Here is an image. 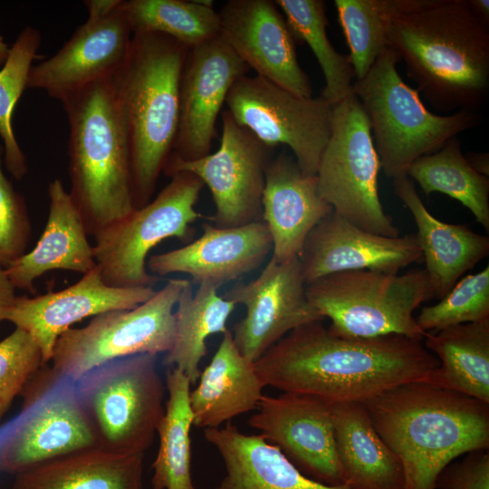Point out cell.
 <instances>
[{
	"mask_svg": "<svg viewBox=\"0 0 489 489\" xmlns=\"http://www.w3.org/2000/svg\"><path fill=\"white\" fill-rule=\"evenodd\" d=\"M321 321L292 330L254 362L264 387L331 405L363 403L395 387L425 382L439 365L422 341L395 334L338 337Z\"/></svg>",
	"mask_w": 489,
	"mask_h": 489,
	"instance_id": "1",
	"label": "cell"
},
{
	"mask_svg": "<svg viewBox=\"0 0 489 489\" xmlns=\"http://www.w3.org/2000/svg\"><path fill=\"white\" fill-rule=\"evenodd\" d=\"M388 45L433 107L476 111L489 92V30L467 0H406Z\"/></svg>",
	"mask_w": 489,
	"mask_h": 489,
	"instance_id": "2",
	"label": "cell"
},
{
	"mask_svg": "<svg viewBox=\"0 0 489 489\" xmlns=\"http://www.w3.org/2000/svg\"><path fill=\"white\" fill-rule=\"evenodd\" d=\"M372 424L399 458L404 489H436L457 456L489 447V404L411 382L363 402Z\"/></svg>",
	"mask_w": 489,
	"mask_h": 489,
	"instance_id": "3",
	"label": "cell"
},
{
	"mask_svg": "<svg viewBox=\"0 0 489 489\" xmlns=\"http://www.w3.org/2000/svg\"><path fill=\"white\" fill-rule=\"evenodd\" d=\"M188 50L165 34H133L128 55L112 77L129 143L135 208L152 199L172 153Z\"/></svg>",
	"mask_w": 489,
	"mask_h": 489,
	"instance_id": "4",
	"label": "cell"
},
{
	"mask_svg": "<svg viewBox=\"0 0 489 489\" xmlns=\"http://www.w3.org/2000/svg\"><path fill=\"white\" fill-rule=\"evenodd\" d=\"M70 126L69 192L88 235L134 208L130 155L112 78L92 83L62 102Z\"/></svg>",
	"mask_w": 489,
	"mask_h": 489,
	"instance_id": "5",
	"label": "cell"
},
{
	"mask_svg": "<svg viewBox=\"0 0 489 489\" xmlns=\"http://www.w3.org/2000/svg\"><path fill=\"white\" fill-rule=\"evenodd\" d=\"M399 58L388 47L368 74L355 80L352 91L369 119L380 166L391 179L407 176L417 158L439 150L459 133L479 125L475 110L437 115L427 110L419 92L400 77Z\"/></svg>",
	"mask_w": 489,
	"mask_h": 489,
	"instance_id": "6",
	"label": "cell"
},
{
	"mask_svg": "<svg viewBox=\"0 0 489 489\" xmlns=\"http://www.w3.org/2000/svg\"><path fill=\"white\" fill-rule=\"evenodd\" d=\"M311 305L328 331L343 338L401 335L422 341L424 331L413 316L435 292L426 270L405 273L350 270L331 273L306 284Z\"/></svg>",
	"mask_w": 489,
	"mask_h": 489,
	"instance_id": "7",
	"label": "cell"
},
{
	"mask_svg": "<svg viewBox=\"0 0 489 489\" xmlns=\"http://www.w3.org/2000/svg\"><path fill=\"white\" fill-rule=\"evenodd\" d=\"M97 446L119 454H144L164 415L165 385L157 356L108 361L76 380Z\"/></svg>",
	"mask_w": 489,
	"mask_h": 489,
	"instance_id": "8",
	"label": "cell"
},
{
	"mask_svg": "<svg viewBox=\"0 0 489 489\" xmlns=\"http://www.w3.org/2000/svg\"><path fill=\"white\" fill-rule=\"evenodd\" d=\"M154 199L97 232L93 254L103 281L113 287H154L158 277L149 273L148 254L168 238L187 242L203 182L189 172L172 175Z\"/></svg>",
	"mask_w": 489,
	"mask_h": 489,
	"instance_id": "9",
	"label": "cell"
},
{
	"mask_svg": "<svg viewBox=\"0 0 489 489\" xmlns=\"http://www.w3.org/2000/svg\"><path fill=\"white\" fill-rule=\"evenodd\" d=\"M380 168L369 119L352 91L332 106L331 134L316 173L318 191L348 222L395 237L399 229L384 211L379 195Z\"/></svg>",
	"mask_w": 489,
	"mask_h": 489,
	"instance_id": "10",
	"label": "cell"
},
{
	"mask_svg": "<svg viewBox=\"0 0 489 489\" xmlns=\"http://www.w3.org/2000/svg\"><path fill=\"white\" fill-rule=\"evenodd\" d=\"M20 415L0 436V471L16 475L97 446L76 381L43 366L23 392Z\"/></svg>",
	"mask_w": 489,
	"mask_h": 489,
	"instance_id": "11",
	"label": "cell"
},
{
	"mask_svg": "<svg viewBox=\"0 0 489 489\" xmlns=\"http://www.w3.org/2000/svg\"><path fill=\"white\" fill-rule=\"evenodd\" d=\"M187 282L169 279L150 299L133 309L104 312L82 328L68 329L54 345L52 368L76 381L113 360L165 354L174 339V310Z\"/></svg>",
	"mask_w": 489,
	"mask_h": 489,
	"instance_id": "12",
	"label": "cell"
},
{
	"mask_svg": "<svg viewBox=\"0 0 489 489\" xmlns=\"http://www.w3.org/2000/svg\"><path fill=\"white\" fill-rule=\"evenodd\" d=\"M225 104L237 123L273 148L287 146L301 169L316 175L332 115V106L321 96L300 97L246 74L233 84Z\"/></svg>",
	"mask_w": 489,
	"mask_h": 489,
	"instance_id": "13",
	"label": "cell"
},
{
	"mask_svg": "<svg viewBox=\"0 0 489 489\" xmlns=\"http://www.w3.org/2000/svg\"><path fill=\"white\" fill-rule=\"evenodd\" d=\"M274 148L237 123L230 112H222V137L218 149L193 160L169 155L163 172L171 177L189 172L209 188L215 213L209 217L217 227H234L258 221L266 168Z\"/></svg>",
	"mask_w": 489,
	"mask_h": 489,
	"instance_id": "14",
	"label": "cell"
},
{
	"mask_svg": "<svg viewBox=\"0 0 489 489\" xmlns=\"http://www.w3.org/2000/svg\"><path fill=\"white\" fill-rule=\"evenodd\" d=\"M222 296L245 309L232 333L237 349L252 362L292 330L323 320L307 299L299 258L278 262L271 257L256 278L236 283Z\"/></svg>",
	"mask_w": 489,
	"mask_h": 489,
	"instance_id": "15",
	"label": "cell"
},
{
	"mask_svg": "<svg viewBox=\"0 0 489 489\" xmlns=\"http://www.w3.org/2000/svg\"><path fill=\"white\" fill-rule=\"evenodd\" d=\"M249 418L267 442L312 479L327 485L345 484L339 461L331 404L311 396H263Z\"/></svg>",
	"mask_w": 489,
	"mask_h": 489,
	"instance_id": "16",
	"label": "cell"
},
{
	"mask_svg": "<svg viewBox=\"0 0 489 489\" xmlns=\"http://www.w3.org/2000/svg\"><path fill=\"white\" fill-rule=\"evenodd\" d=\"M250 68L218 35L188 50L179 85V120L171 155L193 160L210 153L227 94Z\"/></svg>",
	"mask_w": 489,
	"mask_h": 489,
	"instance_id": "17",
	"label": "cell"
},
{
	"mask_svg": "<svg viewBox=\"0 0 489 489\" xmlns=\"http://www.w3.org/2000/svg\"><path fill=\"white\" fill-rule=\"evenodd\" d=\"M220 36L256 75L303 98L312 97L296 40L272 0H229L218 11Z\"/></svg>",
	"mask_w": 489,
	"mask_h": 489,
	"instance_id": "18",
	"label": "cell"
},
{
	"mask_svg": "<svg viewBox=\"0 0 489 489\" xmlns=\"http://www.w3.org/2000/svg\"><path fill=\"white\" fill-rule=\"evenodd\" d=\"M123 1L112 14L86 20L55 54L33 65L27 88L63 102L87 86L112 78L128 55L133 35Z\"/></svg>",
	"mask_w": 489,
	"mask_h": 489,
	"instance_id": "19",
	"label": "cell"
},
{
	"mask_svg": "<svg viewBox=\"0 0 489 489\" xmlns=\"http://www.w3.org/2000/svg\"><path fill=\"white\" fill-rule=\"evenodd\" d=\"M156 292L149 286H110L96 265L77 283L61 291L34 297L16 296L5 321L31 335L42 352L43 365H47L58 338L74 323L111 311L133 309Z\"/></svg>",
	"mask_w": 489,
	"mask_h": 489,
	"instance_id": "20",
	"label": "cell"
},
{
	"mask_svg": "<svg viewBox=\"0 0 489 489\" xmlns=\"http://www.w3.org/2000/svg\"><path fill=\"white\" fill-rule=\"evenodd\" d=\"M421 258L416 234L395 237L376 235L333 211L308 235L299 257L306 284L350 270L398 273Z\"/></svg>",
	"mask_w": 489,
	"mask_h": 489,
	"instance_id": "21",
	"label": "cell"
},
{
	"mask_svg": "<svg viewBox=\"0 0 489 489\" xmlns=\"http://www.w3.org/2000/svg\"><path fill=\"white\" fill-rule=\"evenodd\" d=\"M203 234L184 246L149 256L151 274L186 273L191 283L218 289L259 268L273 249L266 225L254 221L234 227L205 223Z\"/></svg>",
	"mask_w": 489,
	"mask_h": 489,
	"instance_id": "22",
	"label": "cell"
},
{
	"mask_svg": "<svg viewBox=\"0 0 489 489\" xmlns=\"http://www.w3.org/2000/svg\"><path fill=\"white\" fill-rule=\"evenodd\" d=\"M333 211L319 194L316 175L304 173L283 152L269 162L262 197V218L273 241L272 258H299L311 231Z\"/></svg>",
	"mask_w": 489,
	"mask_h": 489,
	"instance_id": "23",
	"label": "cell"
},
{
	"mask_svg": "<svg viewBox=\"0 0 489 489\" xmlns=\"http://www.w3.org/2000/svg\"><path fill=\"white\" fill-rule=\"evenodd\" d=\"M49 212L35 246L5 268L15 289L34 292L35 280L53 270L84 274L96 266L82 215L60 179L48 186Z\"/></svg>",
	"mask_w": 489,
	"mask_h": 489,
	"instance_id": "24",
	"label": "cell"
},
{
	"mask_svg": "<svg viewBox=\"0 0 489 489\" xmlns=\"http://www.w3.org/2000/svg\"><path fill=\"white\" fill-rule=\"evenodd\" d=\"M394 194L410 211L416 234L436 297H444L476 264L489 254V237L464 225L443 222L435 217L421 200L408 176L392 179Z\"/></svg>",
	"mask_w": 489,
	"mask_h": 489,
	"instance_id": "25",
	"label": "cell"
},
{
	"mask_svg": "<svg viewBox=\"0 0 489 489\" xmlns=\"http://www.w3.org/2000/svg\"><path fill=\"white\" fill-rule=\"evenodd\" d=\"M204 436L218 451L225 475L216 489H353L327 485L304 475L261 435H246L227 422Z\"/></svg>",
	"mask_w": 489,
	"mask_h": 489,
	"instance_id": "26",
	"label": "cell"
},
{
	"mask_svg": "<svg viewBox=\"0 0 489 489\" xmlns=\"http://www.w3.org/2000/svg\"><path fill=\"white\" fill-rule=\"evenodd\" d=\"M198 384L189 394L193 425L216 428L235 417L257 408L263 388L254 369L237 349L226 330L210 362L201 371Z\"/></svg>",
	"mask_w": 489,
	"mask_h": 489,
	"instance_id": "27",
	"label": "cell"
},
{
	"mask_svg": "<svg viewBox=\"0 0 489 489\" xmlns=\"http://www.w3.org/2000/svg\"><path fill=\"white\" fill-rule=\"evenodd\" d=\"M336 449L353 489H404L399 458L376 431L363 403L331 405Z\"/></svg>",
	"mask_w": 489,
	"mask_h": 489,
	"instance_id": "28",
	"label": "cell"
},
{
	"mask_svg": "<svg viewBox=\"0 0 489 489\" xmlns=\"http://www.w3.org/2000/svg\"><path fill=\"white\" fill-rule=\"evenodd\" d=\"M143 460L95 446L16 474L12 489H143Z\"/></svg>",
	"mask_w": 489,
	"mask_h": 489,
	"instance_id": "29",
	"label": "cell"
},
{
	"mask_svg": "<svg viewBox=\"0 0 489 489\" xmlns=\"http://www.w3.org/2000/svg\"><path fill=\"white\" fill-rule=\"evenodd\" d=\"M423 340L439 362L426 383L489 404V319L428 331Z\"/></svg>",
	"mask_w": 489,
	"mask_h": 489,
	"instance_id": "30",
	"label": "cell"
},
{
	"mask_svg": "<svg viewBox=\"0 0 489 489\" xmlns=\"http://www.w3.org/2000/svg\"><path fill=\"white\" fill-rule=\"evenodd\" d=\"M218 288L202 283L194 292L193 283H187L174 310L175 332L163 363L168 369L181 370L191 385L198 381L200 362L206 355V340L224 333L235 304L218 294Z\"/></svg>",
	"mask_w": 489,
	"mask_h": 489,
	"instance_id": "31",
	"label": "cell"
},
{
	"mask_svg": "<svg viewBox=\"0 0 489 489\" xmlns=\"http://www.w3.org/2000/svg\"><path fill=\"white\" fill-rule=\"evenodd\" d=\"M190 380L178 369L166 374L168 393L164 415L157 427L159 446L152 464V489H196L191 476Z\"/></svg>",
	"mask_w": 489,
	"mask_h": 489,
	"instance_id": "32",
	"label": "cell"
},
{
	"mask_svg": "<svg viewBox=\"0 0 489 489\" xmlns=\"http://www.w3.org/2000/svg\"><path fill=\"white\" fill-rule=\"evenodd\" d=\"M407 176L419 185L427 197L439 192L459 201L489 230V178L470 166L456 137L439 150L415 160Z\"/></svg>",
	"mask_w": 489,
	"mask_h": 489,
	"instance_id": "33",
	"label": "cell"
},
{
	"mask_svg": "<svg viewBox=\"0 0 489 489\" xmlns=\"http://www.w3.org/2000/svg\"><path fill=\"white\" fill-rule=\"evenodd\" d=\"M123 8L132 34H165L188 49L220 35L211 0H124Z\"/></svg>",
	"mask_w": 489,
	"mask_h": 489,
	"instance_id": "34",
	"label": "cell"
},
{
	"mask_svg": "<svg viewBox=\"0 0 489 489\" xmlns=\"http://www.w3.org/2000/svg\"><path fill=\"white\" fill-rule=\"evenodd\" d=\"M296 41L306 43L322 71L321 97L331 106L352 93L355 78L349 55L340 53L328 34L326 4L322 0H276Z\"/></svg>",
	"mask_w": 489,
	"mask_h": 489,
	"instance_id": "35",
	"label": "cell"
},
{
	"mask_svg": "<svg viewBox=\"0 0 489 489\" xmlns=\"http://www.w3.org/2000/svg\"><path fill=\"white\" fill-rule=\"evenodd\" d=\"M405 4L406 0L334 1L356 80L363 79L388 47L390 24Z\"/></svg>",
	"mask_w": 489,
	"mask_h": 489,
	"instance_id": "36",
	"label": "cell"
},
{
	"mask_svg": "<svg viewBox=\"0 0 489 489\" xmlns=\"http://www.w3.org/2000/svg\"><path fill=\"white\" fill-rule=\"evenodd\" d=\"M42 43L40 32L26 26L10 47L9 55L0 69V138L3 142L4 163L6 169L17 180L28 171L26 157L13 129L14 109L27 82L33 61Z\"/></svg>",
	"mask_w": 489,
	"mask_h": 489,
	"instance_id": "37",
	"label": "cell"
},
{
	"mask_svg": "<svg viewBox=\"0 0 489 489\" xmlns=\"http://www.w3.org/2000/svg\"><path fill=\"white\" fill-rule=\"evenodd\" d=\"M489 319V266L463 276L434 305L425 306L416 318L426 332Z\"/></svg>",
	"mask_w": 489,
	"mask_h": 489,
	"instance_id": "38",
	"label": "cell"
},
{
	"mask_svg": "<svg viewBox=\"0 0 489 489\" xmlns=\"http://www.w3.org/2000/svg\"><path fill=\"white\" fill-rule=\"evenodd\" d=\"M42 352L29 333L15 327L0 340V423L16 396L43 367Z\"/></svg>",
	"mask_w": 489,
	"mask_h": 489,
	"instance_id": "39",
	"label": "cell"
},
{
	"mask_svg": "<svg viewBox=\"0 0 489 489\" xmlns=\"http://www.w3.org/2000/svg\"><path fill=\"white\" fill-rule=\"evenodd\" d=\"M3 161L0 143V267L5 269L26 253L31 223L25 200L5 175Z\"/></svg>",
	"mask_w": 489,
	"mask_h": 489,
	"instance_id": "40",
	"label": "cell"
},
{
	"mask_svg": "<svg viewBox=\"0 0 489 489\" xmlns=\"http://www.w3.org/2000/svg\"><path fill=\"white\" fill-rule=\"evenodd\" d=\"M436 489H489L487 450L468 453L462 461L449 464L438 475Z\"/></svg>",
	"mask_w": 489,
	"mask_h": 489,
	"instance_id": "41",
	"label": "cell"
},
{
	"mask_svg": "<svg viewBox=\"0 0 489 489\" xmlns=\"http://www.w3.org/2000/svg\"><path fill=\"white\" fill-rule=\"evenodd\" d=\"M123 0H87L84 5L88 10L87 20H100L115 13Z\"/></svg>",
	"mask_w": 489,
	"mask_h": 489,
	"instance_id": "42",
	"label": "cell"
},
{
	"mask_svg": "<svg viewBox=\"0 0 489 489\" xmlns=\"http://www.w3.org/2000/svg\"><path fill=\"white\" fill-rule=\"evenodd\" d=\"M16 296L15 288L5 269L0 267V321H5L6 314L13 306Z\"/></svg>",
	"mask_w": 489,
	"mask_h": 489,
	"instance_id": "43",
	"label": "cell"
},
{
	"mask_svg": "<svg viewBox=\"0 0 489 489\" xmlns=\"http://www.w3.org/2000/svg\"><path fill=\"white\" fill-rule=\"evenodd\" d=\"M470 166L480 175L489 177V154L484 152H469L465 156Z\"/></svg>",
	"mask_w": 489,
	"mask_h": 489,
	"instance_id": "44",
	"label": "cell"
},
{
	"mask_svg": "<svg viewBox=\"0 0 489 489\" xmlns=\"http://www.w3.org/2000/svg\"><path fill=\"white\" fill-rule=\"evenodd\" d=\"M468 5L475 16L485 26L489 27V1L467 0Z\"/></svg>",
	"mask_w": 489,
	"mask_h": 489,
	"instance_id": "45",
	"label": "cell"
},
{
	"mask_svg": "<svg viewBox=\"0 0 489 489\" xmlns=\"http://www.w3.org/2000/svg\"><path fill=\"white\" fill-rule=\"evenodd\" d=\"M10 52V47L0 35V69L5 64Z\"/></svg>",
	"mask_w": 489,
	"mask_h": 489,
	"instance_id": "46",
	"label": "cell"
}]
</instances>
